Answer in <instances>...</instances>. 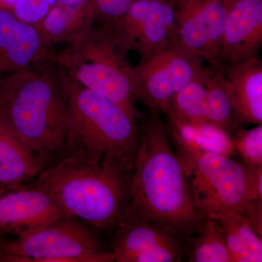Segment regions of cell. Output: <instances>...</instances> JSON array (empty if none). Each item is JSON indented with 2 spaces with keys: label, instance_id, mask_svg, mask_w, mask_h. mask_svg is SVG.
Returning <instances> with one entry per match:
<instances>
[{
  "label": "cell",
  "instance_id": "cell-13",
  "mask_svg": "<svg viewBox=\"0 0 262 262\" xmlns=\"http://www.w3.org/2000/svg\"><path fill=\"white\" fill-rule=\"evenodd\" d=\"M262 43V0H238L229 10L220 56L212 64L224 69L258 56Z\"/></svg>",
  "mask_w": 262,
  "mask_h": 262
},
{
  "label": "cell",
  "instance_id": "cell-25",
  "mask_svg": "<svg viewBox=\"0 0 262 262\" xmlns=\"http://www.w3.org/2000/svg\"><path fill=\"white\" fill-rule=\"evenodd\" d=\"M251 229L261 237L262 198H256L248 203L242 213Z\"/></svg>",
  "mask_w": 262,
  "mask_h": 262
},
{
  "label": "cell",
  "instance_id": "cell-19",
  "mask_svg": "<svg viewBox=\"0 0 262 262\" xmlns=\"http://www.w3.org/2000/svg\"><path fill=\"white\" fill-rule=\"evenodd\" d=\"M213 69L202 71L201 74L176 95L165 110L169 120L189 124H207L206 103L207 91Z\"/></svg>",
  "mask_w": 262,
  "mask_h": 262
},
{
  "label": "cell",
  "instance_id": "cell-15",
  "mask_svg": "<svg viewBox=\"0 0 262 262\" xmlns=\"http://www.w3.org/2000/svg\"><path fill=\"white\" fill-rule=\"evenodd\" d=\"M222 70L230 85L235 122L261 125L262 63L258 56Z\"/></svg>",
  "mask_w": 262,
  "mask_h": 262
},
{
  "label": "cell",
  "instance_id": "cell-26",
  "mask_svg": "<svg viewBox=\"0 0 262 262\" xmlns=\"http://www.w3.org/2000/svg\"><path fill=\"white\" fill-rule=\"evenodd\" d=\"M246 169L249 201L256 198H262V165L246 167Z\"/></svg>",
  "mask_w": 262,
  "mask_h": 262
},
{
  "label": "cell",
  "instance_id": "cell-11",
  "mask_svg": "<svg viewBox=\"0 0 262 262\" xmlns=\"http://www.w3.org/2000/svg\"><path fill=\"white\" fill-rule=\"evenodd\" d=\"M114 234L117 262H180L186 239L171 229L146 221H122Z\"/></svg>",
  "mask_w": 262,
  "mask_h": 262
},
{
  "label": "cell",
  "instance_id": "cell-5",
  "mask_svg": "<svg viewBox=\"0 0 262 262\" xmlns=\"http://www.w3.org/2000/svg\"><path fill=\"white\" fill-rule=\"evenodd\" d=\"M111 27L93 24L56 56L65 73L86 89L138 115L132 90L133 67Z\"/></svg>",
  "mask_w": 262,
  "mask_h": 262
},
{
  "label": "cell",
  "instance_id": "cell-3",
  "mask_svg": "<svg viewBox=\"0 0 262 262\" xmlns=\"http://www.w3.org/2000/svg\"><path fill=\"white\" fill-rule=\"evenodd\" d=\"M131 174L119 163L64 154L43 169L29 187L47 193L67 218L108 230L116 228L125 213Z\"/></svg>",
  "mask_w": 262,
  "mask_h": 262
},
{
  "label": "cell",
  "instance_id": "cell-6",
  "mask_svg": "<svg viewBox=\"0 0 262 262\" xmlns=\"http://www.w3.org/2000/svg\"><path fill=\"white\" fill-rule=\"evenodd\" d=\"M167 127L202 213L222 208L242 213L250 202L246 165L205 149L170 124Z\"/></svg>",
  "mask_w": 262,
  "mask_h": 262
},
{
  "label": "cell",
  "instance_id": "cell-18",
  "mask_svg": "<svg viewBox=\"0 0 262 262\" xmlns=\"http://www.w3.org/2000/svg\"><path fill=\"white\" fill-rule=\"evenodd\" d=\"M214 221L223 234L233 262H261L262 241L248 225L242 213L217 208L204 213Z\"/></svg>",
  "mask_w": 262,
  "mask_h": 262
},
{
  "label": "cell",
  "instance_id": "cell-12",
  "mask_svg": "<svg viewBox=\"0 0 262 262\" xmlns=\"http://www.w3.org/2000/svg\"><path fill=\"white\" fill-rule=\"evenodd\" d=\"M35 26L0 10V79L56 57Z\"/></svg>",
  "mask_w": 262,
  "mask_h": 262
},
{
  "label": "cell",
  "instance_id": "cell-9",
  "mask_svg": "<svg viewBox=\"0 0 262 262\" xmlns=\"http://www.w3.org/2000/svg\"><path fill=\"white\" fill-rule=\"evenodd\" d=\"M174 9L170 46L214 63L220 56L226 19L236 2L228 0H170Z\"/></svg>",
  "mask_w": 262,
  "mask_h": 262
},
{
  "label": "cell",
  "instance_id": "cell-31",
  "mask_svg": "<svg viewBox=\"0 0 262 262\" xmlns=\"http://www.w3.org/2000/svg\"><path fill=\"white\" fill-rule=\"evenodd\" d=\"M3 122H2L1 120H0V127L3 126Z\"/></svg>",
  "mask_w": 262,
  "mask_h": 262
},
{
  "label": "cell",
  "instance_id": "cell-14",
  "mask_svg": "<svg viewBox=\"0 0 262 262\" xmlns=\"http://www.w3.org/2000/svg\"><path fill=\"white\" fill-rule=\"evenodd\" d=\"M64 218L56 202L37 188L26 186L0 196V233L18 236Z\"/></svg>",
  "mask_w": 262,
  "mask_h": 262
},
{
  "label": "cell",
  "instance_id": "cell-24",
  "mask_svg": "<svg viewBox=\"0 0 262 262\" xmlns=\"http://www.w3.org/2000/svg\"><path fill=\"white\" fill-rule=\"evenodd\" d=\"M56 0H17L12 13L19 20L36 26L45 18Z\"/></svg>",
  "mask_w": 262,
  "mask_h": 262
},
{
  "label": "cell",
  "instance_id": "cell-1",
  "mask_svg": "<svg viewBox=\"0 0 262 262\" xmlns=\"http://www.w3.org/2000/svg\"><path fill=\"white\" fill-rule=\"evenodd\" d=\"M205 218L168 127L159 113L149 112L139 125V147L121 222L160 224L186 239L198 232Z\"/></svg>",
  "mask_w": 262,
  "mask_h": 262
},
{
  "label": "cell",
  "instance_id": "cell-2",
  "mask_svg": "<svg viewBox=\"0 0 262 262\" xmlns=\"http://www.w3.org/2000/svg\"><path fill=\"white\" fill-rule=\"evenodd\" d=\"M0 120L46 166L64 154L67 102L56 57L0 79Z\"/></svg>",
  "mask_w": 262,
  "mask_h": 262
},
{
  "label": "cell",
  "instance_id": "cell-22",
  "mask_svg": "<svg viewBox=\"0 0 262 262\" xmlns=\"http://www.w3.org/2000/svg\"><path fill=\"white\" fill-rule=\"evenodd\" d=\"M246 167L262 165V125L242 130L232 140Z\"/></svg>",
  "mask_w": 262,
  "mask_h": 262
},
{
  "label": "cell",
  "instance_id": "cell-17",
  "mask_svg": "<svg viewBox=\"0 0 262 262\" xmlns=\"http://www.w3.org/2000/svg\"><path fill=\"white\" fill-rule=\"evenodd\" d=\"M94 24L91 0H56L35 26L45 40L52 43L72 42Z\"/></svg>",
  "mask_w": 262,
  "mask_h": 262
},
{
  "label": "cell",
  "instance_id": "cell-27",
  "mask_svg": "<svg viewBox=\"0 0 262 262\" xmlns=\"http://www.w3.org/2000/svg\"><path fill=\"white\" fill-rule=\"evenodd\" d=\"M17 0H0V10H8L13 9Z\"/></svg>",
  "mask_w": 262,
  "mask_h": 262
},
{
  "label": "cell",
  "instance_id": "cell-8",
  "mask_svg": "<svg viewBox=\"0 0 262 262\" xmlns=\"http://www.w3.org/2000/svg\"><path fill=\"white\" fill-rule=\"evenodd\" d=\"M203 61L172 46L141 59L133 67L135 100L153 113H165L179 91L204 70Z\"/></svg>",
  "mask_w": 262,
  "mask_h": 262
},
{
  "label": "cell",
  "instance_id": "cell-32",
  "mask_svg": "<svg viewBox=\"0 0 262 262\" xmlns=\"http://www.w3.org/2000/svg\"><path fill=\"white\" fill-rule=\"evenodd\" d=\"M228 1H231V2H237V1H238V0H228Z\"/></svg>",
  "mask_w": 262,
  "mask_h": 262
},
{
  "label": "cell",
  "instance_id": "cell-16",
  "mask_svg": "<svg viewBox=\"0 0 262 262\" xmlns=\"http://www.w3.org/2000/svg\"><path fill=\"white\" fill-rule=\"evenodd\" d=\"M46 167L42 158L3 124L0 127V186L5 192L26 187Z\"/></svg>",
  "mask_w": 262,
  "mask_h": 262
},
{
  "label": "cell",
  "instance_id": "cell-28",
  "mask_svg": "<svg viewBox=\"0 0 262 262\" xmlns=\"http://www.w3.org/2000/svg\"><path fill=\"white\" fill-rule=\"evenodd\" d=\"M4 234L0 233V246H1L2 244H3V243L5 242V239H4Z\"/></svg>",
  "mask_w": 262,
  "mask_h": 262
},
{
  "label": "cell",
  "instance_id": "cell-29",
  "mask_svg": "<svg viewBox=\"0 0 262 262\" xmlns=\"http://www.w3.org/2000/svg\"><path fill=\"white\" fill-rule=\"evenodd\" d=\"M5 192H5V191L4 190V189H3V188L1 186H0V196H1L2 194H4Z\"/></svg>",
  "mask_w": 262,
  "mask_h": 262
},
{
  "label": "cell",
  "instance_id": "cell-10",
  "mask_svg": "<svg viewBox=\"0 0 262 262\" xmlns=\"http://www.w3.org/2000/svg\"><path fill=\"white\" fill-rule=\"evenodd\" d=\"M173 27L174 9L170 0H134L111 29L124 51H135L144 59L170 46Z\"/></svg>",
  "mask_w": 262,
  "mask_h": 262
},
{
  "label": "cell",
  "instance_id": "cell-20",
  "mask_svg": "<svg viewBox=\"0 0 262 262\" xmlns=\"http://www.w3.org/2000/svg\"><path fill=\"white\" fill-rule=\"evenodd\" d=\"M184 257L190 262H233L220 229L208 217L198 232L186 239Z\"/></svg>",
  "mask_w": 262,
  "mask_h": 262
},
{
  "label": "cell",
  "instance_id": "cell-23",
  "mask_svg": "<svg viewBox=\"0 0 262 262\" xmlns=\"http://www.w3.org/2000/svg\"><path fill=\"white\" fill-rule=\"evenodd\" d=\"M134 0H96L94 24L112 27L130 8Z\"/></svg>",
  "mask_w": 262,
  "mask_h": 262
},
{
  "label": "cell",
  "instance_id": "cell-4",
  "mask_svg": "<svg viewBox=\"0 0 262 262\" xmlns=\"http://www.w3.org/2000/svg\"><path fill=\"white\" fill-rule=\"evenodd\" d=\"M61 71L67 102L64 154L96 163L114 162L133 172L139 144L138 115Z\"/></svg>",
  "mask_w": 262,
  "mask_h": 262
},
{
  "label": "cell",
  "instance_id": "cell-30",
  "mask_svg": "<svg viewBox=\"0 0 262 262\" xmlns=\"http://www.w3.org/2000/svg\"><path fill=\"white\" fill-rule=\"evenodd\" d=\"M95 1H96V0H91V3H92V5H93V10H94V4L95 3Z\"/></svg>",
  "mask_w": 262,
  "mask_h": 262
},
{
  "label": "cell",
  "instance_id": "cell-7",
  "mask_svg": "<svg viewBox=\"0 0 262 262\" xmlns=\"http://www.w3.org/2000/svg\"><path fill=\"white\" fill-rule=\"evenodd\" d=\"M94 234L75 218L32 229L0 246V262H111Z\"/></svg>",
  "mask_w": 262,
  "mask_h": 262
},
{
  "label": "cell",
  "instance_id": "cell-21",
  "mask_svg": "<svg viewBox=\"0 0 262 262\" xmlns=\"http://www.w3.org/2000/svg\"><path fill=\"white\" fill-rule=\"evenodd\" d=\"M206 123L227 134L234 124L230 85L224 71L213 65L206 103Z\"/></svg>",
  "mask_w": 262,
  "mask_h": 262
}]
</instances>
